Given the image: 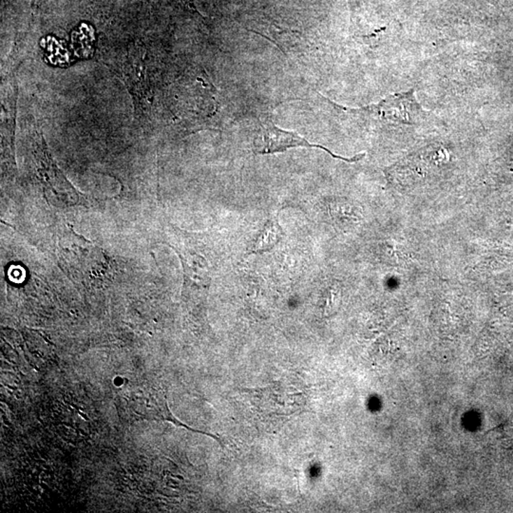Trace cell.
<instances>
[{
	"label": "cell",
	"mask_w": 513,
	"mask_h": 513,
	"mask_svg": "<svg viewBox=\"0 0 513 513\" xmlns=\"http://www.w3.org/2000/svg\"><path fill=\"white\" fill-rule=\"evenodd\" d=\"M57 256L63 270L79 282H99L108 270L102 248L76 233L71 226L59 235Z\"/></svg>",
	"instance_id": "cell-1"
},
{
	"label": "cell",
	"mask_w": 513,
	"mask_h": 513,
	"mask_svg": "<svg viewBox=\"0 0 513 513\" xmlns=\"http://www.w3.org/2000/svg\"><path fill=\"white\" fill-rule=\"evenodd\" d=\"M350 113L364 115L374 120H382L403 125H417L420 121L427 120L428 113L415 101L414 92L393 94L377 105L362 108H343Z\"/></svg>",
	"instance_id": "cell-2"
},
{
	"label": "cell",
	"mask_w": 513,
	"mask_h": 513,
	"mask_svg": "<svg viewBox=\"0 0 513 513\" xmlns=\"http://www.w3.org/2000/svg\"><path fill=\"white\" fill-rule=\"evenodd\" d=\"M36 156L38 157L39 177L48 201L52 205L62 208L78 205L82 198L80 193L55 166L44 144L38 147Z\"/></svg>",
	"instance_id": "cell-3"
},
{
	"label": "cell",
	"mask_w": 513,
	"mask_h": 513,
	"mask_svg": "<svg viewBox=\"0 0 513 513\" xmlns=\"http://www.w3.org/2000/svg\"><path fill=\"white\" fill-rule=\"evenodd\" d=\"M263 142L255 147L256 154L267 155L275 154V153H282L287 152L289 149H295V147H306V149H319L326 152L328 154L332 156L333 158L338 159V160L345 161L347 163H356L361 161L365 157L366 153L362 152L359 154L353 156L351 158L342 157V156L335 154L331 150L327 149L321 145L312 144L308 140L303 138V136H298L294 131H284V129L277 128L272 120L264 121L263 125Z\"/></svg>",
	"instance_id": "cell-4"
},
{
	"label": "cell",
	"mask_w": 513,
	"mask_h": 513,
	"mask_svg": "<svg viewBox=\"0 0 513 513\" xmlns=\"http://www.w3.org/2000/svg\"><path fill=\"white\" fill-rule=\"evenodd\" d=\"M282 236V230L277 219H269L251 247V253H264L276 247Z\"/></svg>",
	"instance_id": "cell-5"
},
{
	"label": "cell",
	"mask_w": 513,
	"mask_h": 513,
	"mask_svg": "<svg viewBox=\"0 0 513 513\" xmlns=\"http://www.w3.org/2000/svg\"><path fill=\"white\" fill-rule=\"evenodd\" d=\"M185 3L187 5V7L189 8L190 10H195V12H197L196 7H195L194 5V0H184Z\"/></svg>",
	"instance_id": "cell-6"
}]
</instances>
